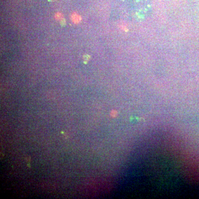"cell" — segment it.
I'll return each instance as SVG.
<instances>
[{
	"label": "cell",
	"mask_w": 199,
	"mask_h": 199,
	"mask_svg": "<svg viewBox=\"0 0 199 199\" xmlns=\"http://www.w3.org/2000/svg\"><path fill=\"white\" fill-rule=\"evenodd\" d=\"M71 20H72L73 22L75 24H78V23L80 22L81 21V16H80L78 13H75V12L71 14Z\"/></svg>",
	"instance_id": "cell-1"
},
{
	"label": "cell",
	"mask_w": 199,
	"mask_h": 199,
	"mask_svg": "<svg viewBox=\"0 0 199 199\" xmlns=\"http://www.w3.org/2000/svg\"><path fill=\"white\" fill-rule=\"evenodd\" d=\"M55 18L58 21H61L62 19H63V16L61 13L58 12L56 14H55Z\"/></svg>",
	"instance_id": "cell-2"
},
{
	"label": "cell",
	"mask_w": 199,
	"mask_h": 199,
	"mask_svg": "<svg viewBox=\"0 0 199 199\" xmlns=\"http://www.w3.org/2000/svg\"><path fill=\"white\" fill-rule=\"evenodd\" d=\"M50 1H54V0H50Z\"/></svg>",
	"instance_id": "cell-3"
}]
</instances>
